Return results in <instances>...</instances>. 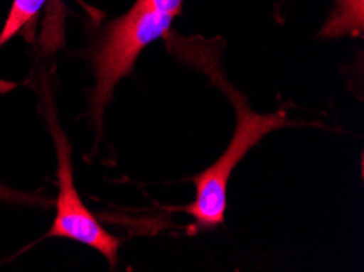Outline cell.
Listing matches in <instances>:
<instances>
[{
    "instance_id": "obj_1",
    "label": "cell",
    "mask_w": 364,
    "mask_h": 272,
    "mask_svg": "<svg viewBox=\"0 0 364 272\" xmlns=\"http://www.w3.org/2000/svg\"><path fill=\"white\" fill-rule=\"evenodd\" d=\"M206 64L196 62V67L206 72L209 79L218 83L220 90L230 98L235 108L237 123L234 136L223 155L209 168L193 178L196 186L195 201L183 207L185 212L193 217V225L190 227L191 235L218 229L224 224L225 210H228V186L235 166L263 137L288 126L284 111L267 114L257 113L250 108L247 98L225 80L218 67H213L209 60H206Z\"/></svg>"
},
{
    "instance_id": "obj_2",
    "label": "cell",
    "mask_w": 364,
    "mask_h": 272,
    "mask_svg": "<svg viewBox=\"0 0 364 272\" xmlns=\"http://www.w3.org/2000/svg\"><path fill=\"white\" fill-rule=\"evenodd\" d=\"M185 0H136L132 7L113 20L98 38L93 54L95 85L90 97V114L98 129L114 87L131 74L141 53L165 36L178 16Z\"/></svg>"
},
{
    "instance_id": "obj_5",
    "label": "cell",
    "mask_w": 364,
    "mask_h": 272,
    "mask_svg": "<svg viewBox=\"0 0 364 272\" xmlns=\"http://www.w3.org/2000/svg\"><path fill=\"white\" fill-rule=\"evenodd\" d=\"M46 2L48 0H14L5 25L0 31V48L18 35L23 28L35 23V18Z\"/></svg>"
},
{
    "instance_id": "obj_6",
    "label": "cell",
    "mask_w": 364,
    "mask_h": 272,
    "mask_svg": "<svg viewBox=\"0 0 364 272\" xmlns=\"http://www.w3.org/2000/svg\"><path fill=\"white\" fill-rule=\"evenodd\" d=\"M0 199H2V201H9V202H23V204L40 202L36 197H31V196H28V194L14 191L4 185H0Z\"/></svg>"
},
{
    "instance_id": "obj_4",
    "label": "cell",
    "mask_w": 364,
    "mask_h": 272,
    "mask_svg": "<svg viewBox=\"0 0 364 272\" xmlns=\"http://www.w3.org/2000/svg\"><path fill=\"white\" fill-rule=\"evenodd\" d=\"M363 0H335V10L322 28L323 38L361 36L363 35Z\"/></svg>"
},
{
    "instance_id": "obj_3",
    "label": "cell",
    "mask_w": 364,
    "mask_h": 272,
    "mask_svg": "<svg viewBox=\"0 0 364 272\" xmlns=\"http://www.w3.org/2000/svg\"><path fill=\"white\" fill-rule=\"evenodd\" d=\"M44 116H46L49 132H51L54 148H56V176L59 186L56 215H54L51 229L44 236L68 238V240L82 243V245L100 253L109 266L114 268L118 261L121 240L103 229L95 215L87 209L79 191H77L74 183L73 148H70L68 136L59 124L51 97L44 98Z\"/></svg>"
}]
</instances>
